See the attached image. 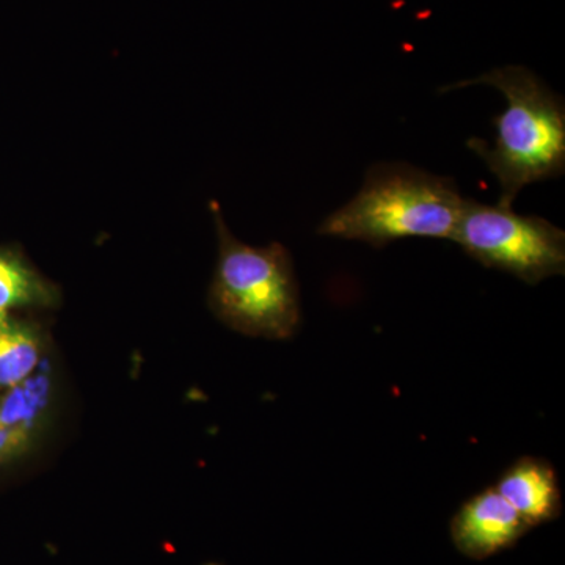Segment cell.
<instances>
[{"instance_id":"6","label":"cell","mask_w":565,"mask_h":565,"mask_svg":"<svg viewBox=\"0 0 565 565\" xmlns=\"http://www.w3.org/2000/svg\"><path fill=\"white\" fill-rule=\"evenodd\" d=\"M494 490L531 527L561 515L563 498L552 465L539 457H522L501 476Z\"/></svg>"},{"instance_id":"7","label":"cell","mask_w":565,"mask_h":565,"mask_svg":"<svg viewBox=\"0 0 565 565\" xmlns=\"http://www.w3.org/2000/svg\"><path fill=\"white\" fill-rule=\"evenodd\" d=\"M58 292L54 285L22 262L20 256L0 252V315L20 307H54Z\"/></svg>"},{"instance_id":"2","label":"cell","mask_w":565,"mask_h":565,"mask_svg":"<svg viewBox=\"0 0 565 565\" xmlns=\"http://www.w3.org/2000/svg\"><path fill=\"white\" fill-rule=\"evenodd\" d=\"M462 204L452 178L408 163H377L367 170L362 191L332 212L318 233L375 248L407 237L451 241Z\"/></svg>"},{"instance_id":"4","label":"cell","mask_w":565,"mask_h":565,"mask_svg":"<svg viewBox=\"0 0 565 565\" xmlns=\"http://www.w3.org/2000/svg\"><path fill=\"white\" fill-rule=\"evenodd\" d=\"M470 258L527 285L565 274V234L537 215L463 199L452 239Z\"/></svg>"},{"instance_id":"5","label":"cell","mask_w":565,"mask_h":565,"mask_svg":"<svg viewBox=\"0 0 565 565\" xmlns=\"http://www.w3.org/2000/svg\"><path fill=\"white\" fill-rule=\"evenodd\" d=\"M449 530L463 556L481 561L514 546L531 526L493 487L468 500L452 516Z\"/></svg>"},{"instance_id":"8","label":"cell","mask_w":565,"mask_h":565,"mask_svg":"<svg viewBox=\"0 0 565 565\" xmlns=\"http://www.w3.org/2000/svg\"><path fill=\"white\" fill-rule=\"evenodd\" d=\"M40 338L28 323L0 315V390L17 388L40 362Z\"/></svg>"},{"instance_id":"3","label":"cell","mask_w":565,"mask_h":565,"mask_svg":"<svg viewBox=\"0 0 565 565\" xmlns=\"http://www.w3.org/2000/svg\"><path fill=\"white\" fill-rule=\"evenodd\" d=\"M218 233V263L211 307L226 326L250 337L286 340L300 323L299 286L292 259L281 244L250 247L226 228L212 203Z\"/></svg>"},{"instance_id":"1","label":"cell","mask_w":565,"mask_h":565,"mask_svg":"<svg viewBox=\"0 0 565 565\" xmlns=\"http://www.w3.org/2000/svg\"><path fill=\"white\" fill-rule=\"evenodd\" d=\"M490 85L505 96L508 107L493 118L494 147L471 137L467 141L500 182L498 206L512 207L531 182L563 177L565 170V109L563 98L542 84L525 66H505L475 79L457 82L441 92Z\"/></svg>"}]
</instances>
